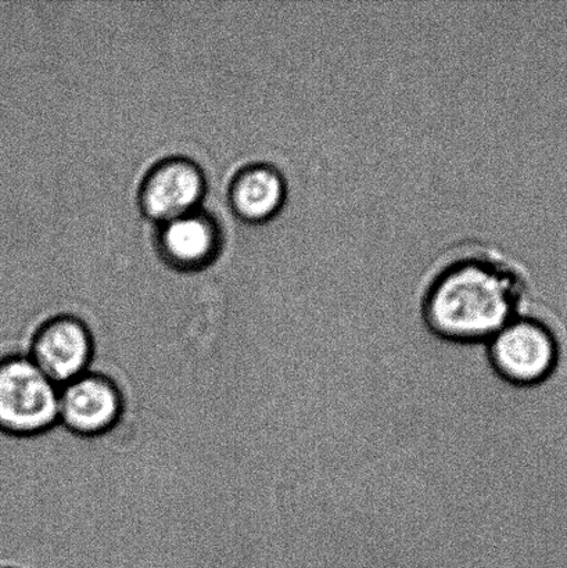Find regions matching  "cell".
I'll return each mask as SVG.
<instances>
[{
    "label": "cell",
    "instance_id": "9c48e42d",
    "mask_svg": "<svg viewBox=\"0 0 567 568\" xmlns=\"http://www.w3.org/2000/svg\"><path fill=\"white\" fill-rule=\"evenodd\" d=\"M244 377V375H243ZM244 430H246V415H244ZM246 484H247V475H246Z\"/></svg>",
    "mask_w": 567,
    "mask_h": 568
},
{
    "label": "cell",
    "instance_id": "5b68a950",
    "mask_svg": "<svg viewBox=\"0 0 567 568\" xmlns=\"http://www.w3.org/2000/svg\"><path fill=\"white\" fill-rule=\"evenodd\" d=\"M125 399L119 384L89 371L60 387L59 425L82 438L105 436L120 425Z\"/></svg>",
    "mask_w": 567,
    "mask_h": 568
},
{
    "label": "cell",
    "instance_id": "7a4b0ae2",
    "mask_svg": "<svg viewBox=\"0 0 567 568\" xmlns=\"http://www.w3.org/2000/svg\"><path fill=\"white\" fill-rule=\"evenodd\" d=\"M60 387L27 353L0 358V433L17 438L42 436L59 425Z\"/></svg>",
    "mask_w": 567,
    "mask_h": 568
},
{
    "label": "cell",
    "instance_id": "8992f818",
    "mask_svg": "<svg viewBox=\"0 0 567 568\" xmlns=\"http://www.w3.org/2000/svg\"><path fill=\"white\" fill-rule=\"evenodd\" d=\"M207 178L193 160L172 155L160 160L143 176L138 192L139 209L154 224L202 209Z\"/></svg>",
    "mask_w": 567,
    "mask_h": 568
},
{
    "label": "cell",
    "instance_id": "277c9868",
    "mask_svg": "<svg viewBox=\"0 0 567 568\" xmlns=\"http://www.w3.org/2000/svg\"><path fill=\"white\" fill-rule=\"evenodd\" d=\"M28 356L59 387L91 371L94 339L80 315L59 312L39 323Z\"/></svg>",
    "mask_w": 567,
    "mask_h": 568
},
{
    "label": "cell",
    "instance_id": "52a82bcc",
    "mask_svg": "<svg viewBox=\"0 0 567 568\" xmlns=\"http://www.w3.org/2000/svg\"><path fill=\"white\" fill-rule=\"evenodd\" d=\"M155 250L170 268L183 274L215 263L222 250V231L213 215L199 209L158 225Z\"/></svg>",
    "mask_w": 567,
    "mask_h": 568
},
{
    "label": "cell",
    "instance_id": "6da1fadb",
    "mask_svg": "<svg viewBox=\"0 0 567 568\" xmlns=\"http://www.w3.org/2000/svg\"><path fill=\"white\" fill-rule=\"evenodd\" d=\"M524 292L513 275L482 261L444 270L426 290L422 317L443 342L485 345L520 315Z\"/></svg>",
    "mask_w": 567,
    "mask_h": 568
},
{
    "label": "cell",
    "instance_id": "3957f363",
    "mask_svg": "<svg viewBox=\"0 0 567 568\" xmlns=\"http://www.w3.org/2000/svg\"><path fill=\"white\" fill-rule=\"evenodd\" d=\"M485 347L494 375L513 387L540 386L558 369V338L553 328L537 317L524 314L514 317Z\"/></svg>",
    "mask_w": 567,
    "mask_h": 568
},
{
    "label": "cell",
    "instance_id": "ba28073f",
    "mask_svg": "<svg viewBox=\"0 0 567 568\" xmlns=\"http://www.w3.org/2000/svg\"><path fill=\"white\" fill-rule=\"evenodd\" d=\"M287 189L280 170L269 164H250L239 170L227 189L232 213L247 224L274 220L285 205Z\"/></svg>",
    "mask_w": 567,
    "mask_h": 568
}]
</instances>
